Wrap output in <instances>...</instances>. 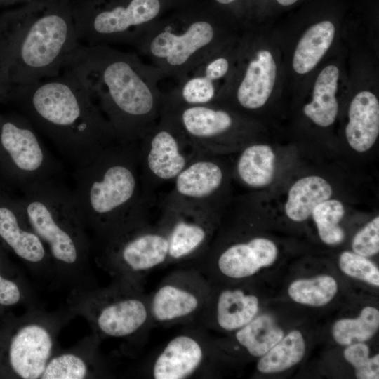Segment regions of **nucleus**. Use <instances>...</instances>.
<instances>
[{
    "mask_svg": "<svg viewBox=\"0 0 379 379\" xmlns=\"http://www.w3.org/2000/svg\"><path fill=\"white\" fill-rule=\"evenodd\" d=\"M244 59L234 79H227L220 88L214 104L225 101L240 109L255 111L268 101L273 91L277 65L266 48L244 52Z\"/></svg>",
    "mask_w": 379,
    "mask_h": 379,
    "instance_id": "nucleus-19",
    "label": "nucleus"
},
{
    "mask_svg": "<svg viewBox=\"0 0 379 379\" xmlns=\"http://www.w3.org/2000/svg\"><path fill=\"white\" fill-rule=\"evenodd\" d=\"M213 1L220 5H229L234 3L237 0H213Z\"/></svg>",
    "mask_w": 379,
    "mask_h": 379,
    "instance_id": "nucleus-41",
    "label": "nucleus"
},
{
    "mask_svg": "<svg viewBox=\"0 0 379 379\" xmlns=\"http://www.w3.org/2000/svg\"><path fill=\"white\" fill-rule=\"evenodd\" d=\"M298 0H277V1L281 6H287L293 4Z\"/></svg>",
    "mask_w": 379,
    "mask_h": 379,
    "instance_id": "nucleus-40",
    "label": "nucleus"
},
{
    "mask_svg": "<svg viewBox=\"0 0 379 379\" xmlns=\"http://www.w3.org/2000/svg\"><path fill=\"white\" fill-rule=\"evenodd\" d=\"M157 220L168 241V265L194 262L208 248L221 211L161 203Z\"/></svg>",
    "mask_w": 379,
    "mask_h": 379,
    "instance_id": "nucleus-14",
    "label": "nucleus"
},
{
    "mask_svg": "<svg viewBox=\"0 0 379 379\" xmlns=\"http://www.w3.org/2000/svg\"><path fill=\"white\" fill-rule=\"evenodd\" d=\"M20 202L48 252L58 286L69 291L98 286L90 262L92 241L72 191L58 178L51 179L25 190Z\"/></svg>",
    "mask_w": 379,
    "mask_h": 379,
    "instance_id": "nucleus-5",
    "label": "nucleus"
},
{
    "mask_svg": "<svg viewBox=\"0 0 379 379\" xmlns=\"http://www.w3.org/2000/svg\"><path fill=\"white\" fill-rule=\"evenodd\" d=\"M66 305L74 317H84L101 340L121 339L138 346L153 326L149 294L140 284L112 281L104 287L71 291Z\"/></svg>",
    "mask_w": 379,
    "mask_h": 379,
    "instance_id": "nucleus-7",
    "label": "nucleus"
},
{
    "mask_svg": "<svg viewBox=\"0 0 379 379\" xmlns=\"http://www.w3.org/2000/svg\"><path fill=\"white\" fill-rule=\"evenodd\" d=\"M26 116L0 114V171L22 192L58 178L64 168L46 149Z\"/></svg>",
    "mask_w": 379,
    "mask_h": 379,
    "instance_id": "nucleus-10",
    "label": "nucleus"
},
{
    "mask_svg": "<svg viewBox=\"0 0 379 379\" xmlns=\"http://www.w3.org/2000/svg\"><path fill=\"white\" fill-rule=\"evenodd\" d=\"M258 310L255 295L241 288L218 289L211 284L208 299L194 324L206 331L232 332L250 322Z\"/></svg>",
    "mask_w": 379,
    "mask_h": 379,
    "instance_id": "nucleus-22",
    "label": "nucleus"
},
{
    "mask_svg": "<svg viewBox=\"0 0 379 379\" xmlns=\"http://www.w3.org/2000/svg\"><path fill=\"white\" fill-rule=\"evenodd\" d=\"M74 177V199L94 241L148 215L154 198L143 187L138 143L108 146L91 162L76 168Z\"/></svg>",
    "mask_w": 379,
    "mask_h": 379,
    "instance_id": "nucleus-4",
    "label": "nucleus"
},
{
    "mask_svg": "<svg viewBox=\"0 0 379 379\" xmlns=\"http://www.w3.org/2000/svg\"><path fill=\"white\" fill-rule=\"evenodd\" d=\"M225 32L207 11H187L162 17L132 46L164 78L178 82L206 58L227 45Z\"/></svg>",
    "mask_w": 379,
    "mask_h": 379,
    "instance_id": "nucleus-6",
    "label": "nucleus"
},
{
    "mask_svg": "<svg viewBox=\"0 0 379 379\" xmlns=\"http://www.w3.org/2000/svg\"><path fill=\"white\" fill-rule=\"evenodd\" d=\"M332 194L331 185L324 178L319 175L303 177L291 187L284 206L285 213L293 221H305L312 215L314 208L330 199Z\"/></svg>",
    "mask_w": 379,
    "mask_h": 379,
    "instance_id": "nucleus-27",
    "label": "nucleus"
},
{
    "mask_svg": "<svg viewBox=\"0 0 379 379\" xmlns=\"http://www.w3.org/2000/svg\"><path fill=\"white\" fill-rule=\"evenodd\" d=\"M339 74L336 65L326 66L316 79L312 100L304 106L305 116L319 126L328 127L336 119L338 112L336 92Z\"/></svg>",
    "mask_w": 379,
    "mask_h": 379,
    "instance_id": "nucleus-25",
    "label": "nucleus"
},
{
    "mask_svg": "<svg viewBox=\"0 0 379 379\" xmlns=\"http://www.w3.org/2000/svg\"><path fill=\"white\" fill-rule=\"evenodd\" d=\"M339 265L341 270L347 275L375 286H379V270L366 257L355 253L345 251L340 256Z\"/></svg>",
    "mask_w": 379,
    "mask_h": 379,
    "instance_id": "nucleus-36",
    "label": "nucleus"
},
{
    "mask_svg": "<svg viewBox=\"0 0 379 379\" xmlns=\"http://www.w3.org/2000/svg\"><path fill=\"white\" fill-rule=\"evenodd\" d=\"M188 140L198 152L219 155L236 149L241 140L237 138L242 120L227 107L211 103L178 105L166 103Z\"/></svg>",
    "mask_w": 379,
    "mask_h": 379,
    "instance_id": "nucleus-15",
    "label": "nucleus"
},
{
    "mask_svg": "<svg viewBox=\"0 0 379 379\" xmlns=\"http://www.w3.org/2000/svg\"><path fill=\"white\" fill-rule=\"evenodd\" d=\"M166 0H72V15L79 41L89 45H133L162 18Z\"/></svg>",
    "mask_w": 379,
    "mask_h": 379,
    "instance_id": "nucleus-9",
    "label": "nucleus"
},
{
    "mask_svg": "<svg viewBox=\"0 0 379 379\" xmlns=\"http://www.w3.org/2000/svg\"><path fill=\"white\" fill-rule=\"evenodd\" d=\"M211 290V281L197 267L170 272L149 294L152 326L194 324Z\"/></svg>",
    "mask_w": 379,
    "mask_h": 379,
    "instance_id": "nucleus-13",
    "label": "nucleus"
},
{
    "mask_svg": "<svg viewBox=\"0 0 379 379\" xmlns=\"http://www.w3.org/2000/svg\"><path fill=\"white\" fill-rule=\"evenodd\" d=\"M217 156L197 152L174 179L161 203L220 211L227 172Z\"/></svg>",
    "mask_w": 379,
    "mask_h": 379,
    "instance_id": "nucleus-18",
    "label": "nucleus"
},
{
    "mask_svg": "<svg viewBox=\"0 0 379 379\" xmlns=\"http://www.w3.org/2000/svg\"><path fill=\"white\" fill-rule=\"evenodd\" d=\"M277 253L272 241L253 237L227 245L211 242L205 253L194 262L208 280L218 276L241 280L271 265L276 260Z\"/></svg>",
    "mask_w": 379,
    "mask_h": 379,
    "instance_id": "nucleus-17",
    "label": "nucleus"
},
{
    "mask_svg": "<svg viewBox=\"0 0 379 379\" xmlns=\"http://www.w3.org/2000/svg\"><path fill=\"white\" fill-rule=\"evenodd\" d=\"M354 253L370 257L379 251V217L368 222L354 237L352 242Z\"/></svg>",
    "mask_w": 379,
    "mask_h": 379,
    "instance_id": "nucleus-37",
    "label": "nucleus"
},
{
    "mask_svg": "<svg viewBox=\"0 0 379 379\" xmlns=\"http://www.w3.org/2000/svg\"><path fill=\"white\" fill-rule=\"evenodd\" d=\"M335 34V25L329 20L310 26L295 47L292 60L294 71L299 74H305L312 70L329 49Z\"/></svg>",
    "mask_w": 379,
    "mask_h": 379,
    "instance_id": "nucleus-28",
    "label": "nucleus"
},
{
    "mask_svg": "<svg viewBox=\"0 0 379 379\" xmlns=\"http://www.w3.org/2000/svg\"><path fill=\"white\" fill-rule=\"evenodd\" d=\"M186 328L169 340L147 363L145 375L154 379H187L208 375L215 359L206 330Z\"/></svg>",
    "mask_w": 379,
    "mask_h": 379,
    "instance_id": "nucleus-16",
    "label": "nucleus"
},
{
    "mask_svg": "<svg viewBox=\"0 0 379 379\" xmlns=\"http://www.w3.org/2000/svg\"><path fill=\"white\" fill-rule=\"evenodd\" d=\"M13 88L0 77V102L10 100Z\"/></svg>",
    "mask_w": 379,
    "mask_h": 379,
    "instance_id": "nucleus-38",
    "label": "nucleus"
},
{
    "mask_svg": "<svg viewBox=\"0 0 379 379\" xmlns=\"http://www.w3.org/2000/svg\"><path fill=\"white\" fill-rule=\"evenodd\" d=\"M3 268V263L0 261L1 306L23 304L27 309L44 307L32 286L24 277L6 275Z\"/></svg>",
    "mask_w": 379,
    "mask_h": 379,
    "instance_id": "nucleus-34",
    "label": "nucleus"
},
{
    "mask_svg": "<svg viewBox=\"0 0 379 379\" xmlns=\"http://www.w3.org/2000/svg\"><path fill=\"white\" fill-rule=\"evenodd\" d=\"M343 354L345 359L354 367L357 378H379V354L369 358V348L365 343L349 345Z\"/></svg>",
    "mask_w": 379,
    "mask_h": 379,
    "instance_id": "nucleus-35",
    "label": "nucleus"
},
{
    "mask_svg": "<svg viewBox=\"0 0 379 379\" xmlns=\"http://www.w3.org/2000/svg\"><path fill=\"white\" fill-rule=\"evenodd\" d=\"M0 240L25 262L36 279L58 286L48 252L29 224L20 201L1 194Z\"/></svg>",
    "mask_w": 379,
    "mask_h": 379,
    "instance_id": "nucleus-20",
    "label": "nucleus"
},
{
    "mask_svg": "<svg viewBox=\"0 0 379 379\" xmlns=\"http://www.w3.org/2000/svg\"><path fill=\"white\" fill-rule=\"evenodd\" d=\"M34 0H0V6H7L15 4H26Z\"/></svg>",
    "mask_w": 379,
    "mask_h": 379,
    "instance_id": "nucleus-39",
    "label": "nucleus"
},
{
    "mask_svg": "<svg viewBox=\"0 0 379 379\" xmlns=\"http://www.w3.org/2000/svg\"><path fill=\"white\" fill-rule=\"evenodd\" d=\"M97 265L112 281L143 285L145 277L168 265V241L165 230L148 215L126 223L92 241Z\"/></svg>",
    "mask_w": 379,
    "mask_h": 379,
    "instance_id": "nucleus-8",
    "label": "nucleus"
},
{
    "mask_svg": "<svg viewBox=\"0 0 379 379\" xmlns=\"http://www.w3.org/2000/svg\"><path fill=\"white\" fill-rule=\"evenodd\" d=\"M345 215L343 204L338 199H328L317 205L312 216L317 227L319 237L325 244L336 245L345 238V232L339 225Z\"/></svg>",
    "mask_w": 379,
    "mask_h": 379,
    "instance_id": "nucleus-33",
    "label": "nucleus"
},
{
    "mask_svg": "<svg viewBox=\"0 0 379 379\" xmlns=\"http://www.w3.org/2000/svg\"><path fill=\"white\" fill-rule=\"evenodd\" d=\"M10 100L21 108L76 168L118 142L109 121L88 90L69 70L32 84L14 86Z\"/></svg>",
    "mask_w": 379,
    "mask_h": 379,
    "instance_id": "nucleus-2",
    "label": "nucleus"
},
{
    "mask_svg": "<svg viewBox=\"0 0 379 379\" xmlns=\"http://www.w3.org/2000/svg\"><path fill=\"white\" fill-rule=\"evenodd\" d=\"M378 327V310L366 307L357 318L337 321L333 326L332 334L338 344L349 345L369 340L377 332Z\"/></svg>",
    "mask_w": 379,
    "mask_h": 379,
    "instance_id": "nucleus-31",
    "label": "nucleus"
},
{
    "mask_svg": "<svg viewBox=\"0 0 379 379\" xmlns=\"http://www.w3.org/2000/svg\"><path fill=\"white\" fill-rule=\"evenodd\" d=\"M379 135V102L369 91L358 92L348 110L345 137L349 145L357 152L370 149Z\"/></svg>",
    "mask_w": 379,
    "mask_h": 379,
    "instance_id": "nucleus-24",
    "label": "nucleus"
},
{
    "mask_svg": "<svg viewBox=\"0 0 379 379\" xmlns=\"http://www.w3.org/2000/svg\"><path fill=\"white\" fill-rule=\"evenodd\" d=\"M305 348L302 333L298 331H293L261 357L257 364V369L262 373L286 370L302 359Z\"/></svg>",
    "mask_w": 379,
    "mask_h": 379,
    "instance_id": "nucleus-30",
    "label": "nucleus"
},
{
    "mask_svg": "<svg viewBox=\"0 0 379 379\" xmlns=\"http://www.w3.org/2000/svg\"><path fill=\"white\" fill-rule=\"evenodd\" d=\"M215 52L192 70L176 86L164 93V100L171 105H198L213 103L218 95V83L229 77L233 56L226 48Z\"/></svg>",
    "mask_w": 379,
    "mask_h": 379,
    "instance_id": "nucleus-21",
    "label": "nucleus"
},
{
    "mask_svg": "<svg viewBox=\"0 0 379 379\" xmlns=\"http://www.w3.org/2000/svg\"><path fill=\"white\" fill-rule=\"evenodd\" d=\"M74 317L67 305L51 312L44 307L27 309L7 341V363L12 374L22 379H40L59 348L60 331Z\"/></svg>",
    "mask_w": 379,
    "mask_h": 379,
    "instance_id": "nucleus-11",
    "label": "nucleus"
},
{
    "mask_svg": "<svg viewBox=\"0 0 379 379\" xmlns=\"http://www.w3.org/2000/svg\"><path fill=\"white\" fill-rule=\"evenodd\" d=\"M235 164V173L246 186L259 189L269 185L275 171V154L265 144L252 143L241 149Z\"/></svg>",
    "mask_w": 379,
    "mask_h": 379,
    "instance_id": "nucleus-26",
    "label": "nucleus"
},
{
    "mask_svg": "<svg viewBox=\"0 0 379 379\" xmlns=\"http://www.w3.org/2000/svg\"><path fill=\"white\" fill-rule=\"evenodd\" d=\"M283 337L284 331L267 314L257 315L234 335L235 343L255 357L263 356Z\"/></svg>",
    "mask_w": 379,
    "mask_h": 379,
    "instance_id": "nucleus-29",
    "label": "nucleus"
},
{
    "mask_svg": "<svg viewBox=\"0 0 379 379\" xmlns=\"http://www.w3.org/2000/svg\"><path fill=\"white\" fill-rule=\"evenodd\" d=\"M337 291L336 281L328 275L295 280L288 289L289 296L295 302L315 307L329 302Z\"/></svg>",
    "mask_w": 379,
    "mask_h": 379,
    "instance_id": "nucleus-32",
    "label": "nucleus"
},
{
    "mask_svg": "<svg viewBox=\"0 0 379 379\" xmlns=\"http://www.w3.org/2000/svg\"><path fill=\"white\" fill-rule=\"evenodd\" d=\"M101 340L93 333L71 347H59L40 379L108 378L113 375L100 349Z\"/></svg>",
    "mask_w": 379,
    "mask_h": 379,
    "instance_id": "nucleus-23",
    "label": "nucleus"
},
{
    "mask_svg": "<svg viewBox=\"0 0 379 379\" xmlns=\"http://www.w3.org/2000/svg\"><path fill=\"white\" fill-rule=\"evenodd\" d=\"M63 69L88 90L119 142L138 143L161 115L164 93L159 84L164 75L136 53L79 44Z\"/></svg>",
    "mask_w": 379,
    "mask_h": 379,
    "instance_id": "nucleus-1",
    "label": "nucleus"
},
{
    "mask_svg": "<svg viewBox=\"0 0 379 379\" xmlns=\"http://www.w3.org/2000/svg\"><path fill=\"white\" fill-rule=\"evenodd\" d=\"M72 0H34L0 15V77L11 86L60 74L78 46Z\"/></svg>",
    "mask_w": 379,
    "mask_h": 379,
    "instance_id": "nucleus-3",
    "label": "nucleus"
},
{
    "mask_svg": "<svg viewBox=\"0 0 379 379\" xmlns=\"http://www.w3.org/2000/svg\"><path fill=\"white\" fill-rule=\"evenodd\" d=\"M141 178L146 194L173 182L198 152L173 114L163 107L161 115L138 142Z\"/></svg>",
    "mask_w": 379,
    "mask_h": 379,
    "instance_id": "nucleus-12",
    "label": "nucleus"
}]
</instances>
